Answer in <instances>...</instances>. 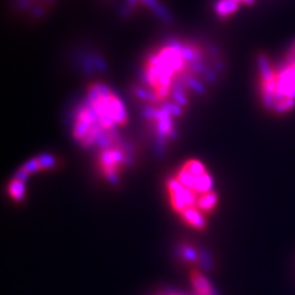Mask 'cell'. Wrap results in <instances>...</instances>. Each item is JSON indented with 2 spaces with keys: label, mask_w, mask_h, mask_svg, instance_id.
Instances as JSON below:
<instances>
[{
  "label": "cell",
  "mask_w": 295,
  "mask_h": 295,
  "mask_svg": "<svg viewBox=\"0 0 295 295\" xmlns=\"http://www.w3.org/2000/svg\"><path fill=\"white\" fill-rule=\"evenodd\" d=\"M210 59L214 58L193 42H169L148 54L141 73L143 85L137 94L160 138H170L174 121L212 80L209 73L215 69Z\"/></svg>",
  "instance_id": "1"
},
{
  "label": "cell",
  "mask_w": 295,
  "mask_h": 295,
  "mask_svg": "<svg viewBox=\"0 0 295 295\" xmlns=\"http://www.w3.org/2000/svg\"><path fill=\"white\" fill-rule=\"evenodd\" d=\"M127 122V111L115 92L104 84L92 83L74 117L73 136L85 148L100 145L101 149L118 141L116 131Z\"/></svg>",
  "instance_id": "2"
},
{
  "label": "cell",
  "mask_w": 295,
  "mask_h": 295,
  "mask_svg": "<svg viewBox=\"0 0 295 295\" xmlns=\"http://www.w3.org/2000/svg\"><path fill=\"white\" fill-rule=\"evenodd\" d=\"M167 197L171 208L186 225L201 230L218 206V194L213 190V178L203 162L190 159L169 177Z\"/></svg>",
  "instance_id": "3"
},
{
  "label": "cell",
  "mask_w": 295,
  "mask_h": 295,
  "mask_svg": "<svg viewBox=\"0 0 295 295\" xmlns=\"http://www.w3.org/2000/svg\"><path fill=\"white\" fill-rule=\"evenodd\" d=\"M260 71V92L264 106L277 113L292 110L295 104V42L284 66L273 67L267 58H262Z\"/></svg>",
  "instance_id": "4"
},
{
  "label": "cell",
  "mask_w": 295,
  "mask_h": 295,
  "mask_svg": "<svg viewBox=\"0 0 295 295\" xmlns=\"http://www.w3.org/2000/svg\"><path fill=\"white\" fill-rule=\"evenodd\" d=\"M128 164V150L120 141L104 146L97 155V167L101 177L117 181L122 170Z\"/></svg>",
  "instance_id": "5"
},
{
  "label": "cell",
  "mask_w": 295,
  "mask_h": 295,
  "mask_svg": "<svg viewBox=\"0 0 295 295\" xmlns=\"http://www.w3.org/2000/svg\"><path fill=\"white\" fill-rule=\"evenodd\" d=\"M191 282L192 287H193L194 292H196V295H215L210 283L199 272H192Z\"/></svg>",
  "instance_id": "6"
},
{
  "label": "cell",
  "mask_w": 295,
  "mask_h": 295,
  "mask_svg": "<svg viewBox=\"0 0 295 295\" xmlns=\"http://www.w3.org/2000/svg\"><path fill=\"white\" fill-rule=\"evenodd\" d=\"M9 196L16 202L22 201V198L25 197V185H24V178L20 177V176L15 175L13 180L10 181L8 187Z\"/></svg>",
  "instance_id": "7"
}]
</instances>
